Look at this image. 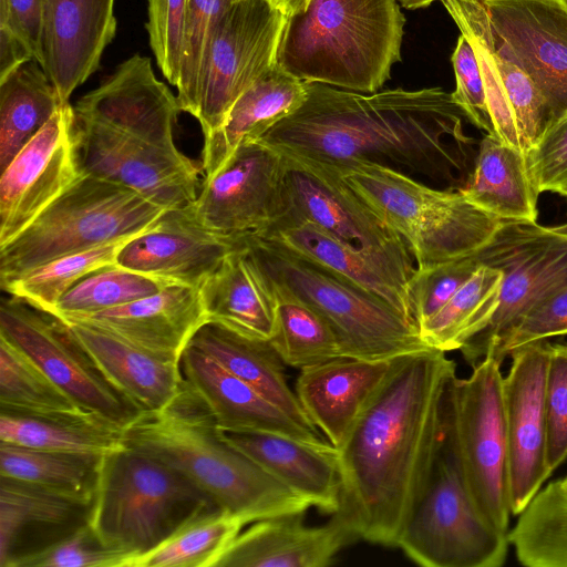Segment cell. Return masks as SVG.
<instances>
[{"label":"cell","instance_id":"6da1fadb","mask_svg":"<svg viewBox=\"0 0 567 567\" xmlns=\"http://www.w3.org/2000/svg\"><path fill=\"white\" fill-rule=\"evenodd\" d=\"M456 375L446 352L429 348L391 369L337 449L342 516L359 539L396 547L422 497L445 431Z\"/></svg>","mask_w":567,"mask_h":567},{"label":"cell","instance_id":"7a4b0ae2","mask_svg":"<svg viewBox=\"0 0 567 567\" xmlns=\"http://www.w3.org/2000/svg\"><path fill=\"white\" fill-rule=\"evenodd\" d=\"M306 86L305 102L260 138L281 154L333 167L375 163L447 189L464 185L474 141L451 93H359L307 81Z\"/></svg>","mask_w":567,"mask_h":567},{"label":"cell","instance_id":"3957f363","mask_svg":"<svg viewBox=\"0 0 567 567\" xmlns=\"http://www.w3.org/2000/svg\"><path fill=\"white\" fill-rule=\"evenodd\" d=\"M122 441L183 474L245 525L312 507L224 440L212 413L186 382L165 408L140 412L128 422Z\"/></svg>","mask_w":567,"mask_h":567},{"label":"cell","instance_id":"277c9868","mask_svg":"<svg viewBox=\"0 0 567 567\" xmlns=\"http://www.w3.org/2000/svg\"><path fill=\"white\" fill-rule=\"evenodd\" d=\"M398 0H311L287 18L277 63L307 82L374 93L401 59Z\"/></svg>","mask_w":567,"mask_h":567},{"label":"cell","instance_id":"5b68a950","mask_svg":"<svg viewBox=\"0 0 567 567\" xmlns=\"http://www.w3.org/2000/svg\"><path fill=\"white\" fill-rule=\"evenodd\" d=\"M214 506L183 474L124 445L100 460L89 525L105 547L134 559Z\"/></svg>","mask_w":567,"mask_h":567},{"label":"cell","instance_id":"8992f818","mask_svg":"<svg viewBox=\"0 0 567 567\" xmlns=\"http://www.w3.org/2000/svg\"><path fill=\"white\" fill-rule=\"evenodd\" d=\"M331 167L403 238L416 271L474 255L503 220L458 189L433 188L389 166L361 162Z\"/></svg>","mask_w":567,"mask_h":567},{"label":"cell","instance_id":"52a82bcc","mask_svg":"<svg viewBox=\"0 0 567 567\" xmlns=\"http://www.w3.org/2000/svg\"><path fill=\"white\" fill-rule=\"evenodd\" d=\"M274 281L330 324L342 357L392 360L426 350L415 323L379 296L255 234L237 236Z\"/></svg>","mask_w":567,"mask_h":567},{"label":"cell","instance_id":"ba28073f","mask_svg":"<svg viewBox=\"0 0 567 567\" xmlns=\"http://www.w3.org/2000/svg\"><path fill=\"white\" fill-rule=\"evenodd\" d=\"M140 193L90 174L0 246V287L59 257L141 234L165 212Z\"/></svg>","mask_w":567,"mask_h":567},{"label":"cell","instance_id":"9c48e42d","mask_svg":"<svg viewBox=\"0 0 567 567\" xmlns=\"http://www.w3.org/2000/svg\"><path fill=\"white\" fill-rule=\"evenodd\" d=\"M502 362L491 352L447 388L446 422L472 503L494 529L509 530V456Z\"/></svg>","mask_w":567,"mask_h":567},{"label":"cell","instance_id":"30bf717a","mask_svg":"<svg viewBox=\"0 0 567 567\" xmlns=\"http://www.w3.org/2000/svg\"><path fill=\"white\" fill-rule=\"evenodd\" d=\"M425 567H501L507 534L488 526L475 509L447 427L429 482L396 544Z\"/></svg>","mask_w":567,"mask_h":567},{"label":"cell","instance_id":"8fae6325","mask_svg":"<svg viewBox=\"0 0 567 567\" xmlns=\"http://www.w3.org/2000/svg\"><path fill=\"white\" fill-rule=\"evenodd\" d=\"M475 255L481 264L499 269L503 281L491 321L461 349L471 364L494 350L537 303L567 286V237L536 221L502 220Z\"/></svg>","mask_w":567,"mask_h":567},{"label":"cell","instance_id":"7c38bea8","mask_svg":"<svg viewBox=\"0 0 567 567\" xmlns=\"http://www.w3.org/2000/svg\"><path fill=\"white\" fill-rule=\"evenodd\" d=\"M287 209L369 256L408 284L416 268L395 233L334 168L285 155Z\"/></svg>","mask_w":567,"mask_h":567},{"label":"cell","instance_id":"4fadbf2b","mask_svg":"<svg viewBox=\"0 0 567 567\" xmlns=\"http://www.w3.org/2000/svg\"><path fill=\"white\" fill-rule=\"evenodd\" d=\"M287 17L268 0H238L210 35L195 115L204 140L223 123L235 101L277 63Z\"/></svg>","mask_w":567,"mask_h":567},{"label":"cell","instance_id":"5bb4252c","mask_svg":"<svg viewBox=\"0 0 567 567\" xmlns=\"http://www.w3.org/2000/svg\"><path fill=\"white\" fill-rule=\"evenodd\" d=\"M0 334L22 349L84 410L122 429L140 413L56 315L14 296L2 298Z\"/></svg>","mask_w":567,"mask_h":567},{"label":"cell","instance_id":"9a60e30c","mask_svg":"<svg viewBox=\"0 0 567 567\" xmlns=\"http://www.w3.org/2000/svg\"><path fill=\"white\" fill-rule=\"evenodd\" d=\"M81 173L131 188L164 209L196 199L202 168L178 148L167 150L74 115Z\"/></svg>","mask_w":567,"mask_h":567},{"label":"cell","instance_id":"2e32d148","mask_svg":"<svg viewBox=\"0 0 567 567\" xmlns=\"http://www.w3.org/2000/svg\"><path fill=\"white\" fill-rule=\"evenodd\" d=\"M197 219L224 236L257 234L287 209L286 159L261 140L241 144L190 205Z\"/></svg>","mask_w":567,"mask_h":567},{"label":"cell","instance_id":"e0dca14e","mask_svg":"<svg viewBox=\"0 0 567 567\" xmlns=\"http://www.w3.org/2000/svg\"><path fill=\"white\" fill-rule=\"evenodd\" d=\"M73 126V105L68 102L1 172L0 246L17 237L81 175Z\"/></svg>","mask_w":567,"mask_h":567},{"label":"cell","instance_id":"ac0fdd59","mask_svg":"<svg viewBox=\"0 0 567 567\" xmlns=\"http://www.w3.org/2000/svg\"><path fill=\"white\" fill-rule=\"evenodd\" d=\"M550 342L513 351L503 381L509 456V501L518 516L553 474L547 461L545 386Z\"/></svg>","mask_w":567,"mask_h":567},{"label":"cell","instance_id":"d6986e66","mask_svg":"<svg viewBox=\"0 0 567 567\" xmlns=\"http://www.w3.org/2000/svg\"><path fill=\"white\" fill-rule=\"evenodd\" d=\"M482 1L497 50L535 82L553 123L566 116L567 0Z\"/></svg>","mask_w":567,"mask_h":567},{"label":"cell","instance_id":"ffe728a7","mask_svg":"<svg viewBox=\"0 0 567 567\" xmlns=\"http://www.w3.org/2000/svg\"><path fill=\"white\" fill-rule=\"evenodd\" d=\"M190 205L166 209L122 248L116 264L168 285L199 288L238 243L204 226Z\"/></svg>","mask_w":567,"mask_h":567},{"label":"cell","instance_id":"44dd1931","mask_svg":"<svg viewBox=\"0 0 567 567\" xmlns=\"http://www.w3.org/2000/svg\"><path fill=\"white\" fill-rule=\"evenodd\" d=\"M177 97L157 80L150 58L134 54L73 105L74 115L157 146L176 150Z\"/></svg>","mask_w":567,"mask_h":567},{"label":"cell","instance_id":"7402d4cb","mask_svg":"<svg viewBox=\"0 0 567 567\" xmlns=\"http://www.w3.org/2000/svg\"><path fill=\"white\" fill-rule=\"evenodd\" d=\"M302 514L251 523L230 543L215 567H324L359 539L338 513L320 526H308Z\"/></svg>","mask_w":567,"mask_h":567},{"label":"cell","instance_id":"603a6c76","mask_svg":"<svg viewBox=\"0 0 567 567\" xmlns=\"http://www.w3.org/2000/svg\"><path fill=\"white\" fill-rule=\"evenodd\" d=\"M115 32L114 0H48L42 68L62 104L97 70Z\"/></svg>","mask_w":567,"mask_h":567},{"label":"cell","instance_id":"cb8c5ba5","mask_svg":"<svg viewBox=\"0 0 567 567\" xmlns=\"http://www.w3.org/2000/svg\"><path fill=\"white\" fill-rule=\"evenodd\" d=\"M92 502L0 476V567H17L89 524Z\"/></svg>","mask_w":567,"mask_h":567},{"label":"cell","instance_id":"d4e9b609","mask_svg":"<svg viewBox=\"0 0 567 567\" xmlns=\"http://www.w3.org/2000/svg\"><path fill=\"white\" fill-rule=\"evenodd\" d=\"M95 326L162 357L181 361L208 318L198 288L167 285L148 297L93 315L63 319Z\"/></svg>","mask_w":567,"mask_h":567},{"label":"cell","instance_id":"484cf974","mask_svg":"<svg viewBox=\"0 0 567 567\" xmlns=\"http://www.w3.org/2000/svg\"><path fill=\"white\" fill-rule=\"evenodd\" d=\"M181 369L186 384L205 403L219 430L265 432L310 443L326 442L319 431L293 420L245 381L190 344L181 357Z\"/></svg>","mask_w":567,"mask_h":567},{"label":"cell","instance_id":"4316f807","mask_svg":"<svg viewBox=\"0 0 567 567\" xmlns=\"http://www.w3.org/2000/svg\"><path fill=\"white\" fill-rule=\"evenodd\" d=\"M392 360L340 357L300 370L295 390L298 400L310 422L334 447L343 443L388 375Z\"/></svg>","mask_w":567,"mask_h":567},{"label":"cell","instance_id":"83f0119b","mask_svg":"<svg viewBox=\"0 0 567 567\" xmlns=\"http://www.w3.org/2000/svg\"><path fill=\"white\" fill-rule=\"evenodd\" d=\"M229 444L324 514L340 503L337 449L328 441L310 443L265 432L219 430Z\"/></svg>","mask_w":567,"mask_h":567},{"label":"cell","instance_id":"f1b7e54d","mask_svg":"<svg viewBox=\"0 0 567 567\" xmlns=\"http://www.w3.org/2000/svg\"><path fill=\"white\" fill-rule=\"evenodd\" d=\"M95 364L140 412L157 411L184 386L181 361L162 357L95 326L65 321Z\"/></svg>","mask_w":567,"mask_h":567},{"label":"cell","instance_id":"f546056e","mask_svg":"<svg viewBox=\"0 0 567 567\" xmlns=\"http://www.w3.org/2000/svg\"><path fill=\"white\" fill-rule=\"evenodd\" d=\"M198 288L208 322L251 339L270 340L277 297L274 285L244 243Z\"/></svg>","mask_w":567,"mask_h":567},{"label":"cell","instance_id":"4dcf8cb0","mask_svg":"<svg viewBox=\"0 0 567 567\" xmlns=\"http://www.w3.org/2000/svg\"><path fill=\"white\" fill-rule=\"evenodd\" d=\"M255 235L277 243L379 296L415 323L408 284L369 256L291 210L286 209L272 225Z\"/></svg>","mask_w":567,"mask_h":567},{"label":"cell","instance_id":"1f68e13d","mask_svg":"<svg viewBox=\"0 0 567 567\" xmlns=\"http://www.w3.org/2000/svg\"><path fill=\"white\" fill-rule=\"evenodd\" d=\"M306 97V81L276 63L235 101L220 126L204 140L200 168L205 177L216 174L241 144L260 140Z\"/></svg>","mask_w":567,"mask_h":567},{"label":"cell","instance_id":"d6a6232c","mask_svg":"<svg viewBox=\"0 0 567 567\" xmlns=\"http://www.w3.org/2000/svg\"><path fill=\"white\" fill-rule=\"evenodd\" d=\"M189 344L216 360L293 420L319 431L308 419L296 392L288 385L286 364L270 340L247 338L220 324L207 322L194 334Z\"/></svg>","mask_w":567,"mask_h":567},{"label":"cell","instance_id":"836d02e7","mask_svg":"<svg viewBox=\"0 0 567 567\" xmlns=\"http://www.w3.org/2000/svg\"><path fill=\"white\" fill-rule=\"evenodd\" d=\"M458 190L499 219L536 221L540 193L528 174L526 157L493 134L480 142L474 167Z\"/></svg>","mask_w":567,"mask_h":567},{"label":"cell","instance_id":"e575fe53","mask_svg":"<svg viewBox=\"0 0 567 567\" xmlns=\"http://www.w3.org/2000/svg\"><path fill=\"white\" fill-rule=\"evenodd\" d=\"M62 105L56 89L37 60L0 81V171Z\"/></svg>","mask_w":567,"mask_h":567},{"label":"cell","instance_id":"d590c367","mask_svg":"<svg viewBox=\"0 0 567 567\" xmlns=\"http://www.w3.org/2000/svg\"><path fill=\"white\" fill-rule=\"evenodd\" d=\"M0 412L110 423L81 408L22 349L2 334Z\"/></svg>","mask_w":567,"mask_h":567},{"label":"cell","instance_id":"8d00e7d4","mask_svg":"<svg viewBox=\"0 0 567 567\" xmlns=\"http://www.w3.org/2000/svg\"><path fill=\"white\" fill-rule=\"evenodd\" d=\"M502 281L499 269L481 264L457 292L419 326L423 341L443 352L461 350L491 321Z\"/></svg>","mask_w":567,"mask_h":567},{"label":"cell","instance_id":"74e56055","mask_svg":"<svg viewBox=\"0 0 567 567\" xmlns=\"http://www.w3.org/2000/svg\"><path fill=\"white\" fill-rule=\"evenodd\" d=\"M507 538L524 566L567 567V488L560 480L539 489Z\"/></svg>","mask_w":567,"mask_h":567},{"label":"cell","instance_id":"f35d334b","mask_svg":"<svg viewBox=\"0 0 567 567\" xmlns=\"http://www.w3.org/2000/svg\"><path fill=\"white\" fill-rule=\"evenodd\" d=\"M0 441L33 449L103 456L124 446L122 429L103 421L0 412Z\"/></svg>","mask_w":567,"mask_h":567},{"label":"cell","instance_id":"ab89813d","mask_svg":"<svg viewBox=\"0 0 567 567\" xmlns=\"http://www.w3.org/2000/svg\"><path fill=\"white\" fill-rule=\"evenodd\" d=\"M244 526L226 509L206 508L158 546L132 559L128 567H215Z\"/></svg>","mask_w":567,"mask_h":567},{"label":"cell","instance_id":"60d3db41","mask_svg":"<svg viewBox=\"0 0 567 567\" xmlns=\"http://www.w3.org/2000/svg\"><path fill=\"white\" fill-rule=\"evenodd\" d=\"M102 456L0 443V476L92 502Z\"/></svg>","mask_w":567,"mask_h":567},{"label":"cell","instance_id":"b9f144b4","mask_svg":"<svg viewBox=\"0 0 567 567\" xmlns=\"http://www.w3.org/2000/svg\"><path fill=\"white\" fill-rule=\"evenodd\" d=\"M270 280L277 297L276 326L270 342L285 364L301 370L342 357L338 339L326 319L287 287Z\"/></svg>","mask_w":567,"mask_h":567},{"label":"cell","instance_id":"7bdbcfd3","mask_svg":"<svg viewBox=\"0 0 567 567\" xmlns=\"http://www.w3.org/2000/svg\"><path fill=\"white\" fill-rule=\"evenodd\" d=\"M137 235L59 257L21 276L2 290L53 313L71 287L87 275L115 265L122 248Z\"/></svg>","mask_w":567,"mask_h":567},{"label":"cell","instance_id":"ee69618b","mask_svg":"<svg viewBox=\"0 0 567 567\" xmlns=\"http://www.w3.org/2000/svg\"><path fill=\"white\" fill-rule=\"evenodd\" d=\"M167 285L117 264L106 266L71 287L53 313L61 319L93 315L154 295Z\"/></svg>","mask_w":567,"mask_h":567},{"label":"cell","instance_id":"f6af8a7d","mask_svg":"<svg viewBox=\"0 0 567 567\" xmlns=\"http://www.w3.org/2000/svg\"><path fill=\"white\" fill-rule=\"evenodd\" d=\"M238 0H187L177 102L181 111L195 117L206 51L223 13Z\"/></svg>","mask_w":567,"mask_h":567},{"label":"cell","instance_id":"bcb514c9","mask_svg":"<svg viewBox=\"0 0 567 567\" xmlns=\"http://www.w3.org/2000/svg\"><path fill=\"white\" fill-rule=\"evenodd\" d=\"M132 556L105 547L86 524L17 567H128Z\"/></svg>","mask_w":567,"mask_h":567},{"label":"cell","instance_id":"7dc6e473","mask_svg":"<svg viewBox=\"0 0 567 567\" xmlns=\"http://www.w3.org/2000/svg\"><path fill=\"white\" fill-rule=\"evenodd\" d=\"M481 266L476 255L416 271L409 282L413 319L421 323L437 312Z\"/></svg>","mask_w":567,"mask_h":567},{"label":"cell","instance_id":"c3c4849f","mask_svg":"<svg viewBox=\"0 0 567 567\" xmlns=\"http://www.w3.org/2000/svg\"><path fill=\"white\" fill-rule=\"evenodd\" d=\"M187 0H148L146 30L150 45L165 79L177 86Z\"/></svg>","mask_w":567,"mask_h":567},{"label":"cell","instance_id":"681fc988","mask_svg":"<svg viewBox=\"0 0 567 567\" xmlns=\"http://www.w3.org/2000/svg\"><path fill=\"white\" fill-rule=\"evenodd\" d=\"M547 461L551 473L567 461V342L550 343L545 386Z\"/></svg>","mask_w":567,"mask_h":567},{"label":"cell","instance_id":"f907efd6","mask_svg":"<svg viewBox=\"0 0 567 567\" xmlns=\"http://www.w3.org/2000/svg\"><path fill=\"white\" fill-rule=\"evenodd\" d=\"M567 334V286L537 303L491 352L501 362L518 348ZM487 352V353H488Z\"/></svg>","mask_w":567,"mask_h":567},{"label":"cell","instance_id":"816d5d0a","mask_svg":"<svg viewBox=\"0 0 567 567\" xmlns=\"http://www.w3.org/2000/svg\"><path fill=\"white\" fill-rule=\"evenodd\" d=\"M456 86L452 97L474 126L494 134L478 60L471 42L461 34L452 54Z\"/></svg>","mask_w":567,"mask_h":567},{"label":"cell","instance_id":"f5cc1de1","mask_svg":"<svg viewBox=\"0 0 567 567\" xmlns=\"http://www.w3.org/2000/svg\"><path fill=\"white\" fill-rule=\"evenodd\" d=\"M525 157L537 190L561 195L567 186V115L554 122Z\"/></svg>","mask_w":567,"mask_h":567},{"label":"cell","instance_id":"db71d44e","mask_svg":"<svg viewBox=\"0 0 567 567\" xmlns=\"http://www.w3.org/2000/svg\"><path fill=\"white\" fill-rule=\"evenodd\" d=\"M48 0H0V27L20 38L34 59L44 63Z\"/></svg>","mask_w":567,"mask_h":567},{"label":"cell","instance_id":"11a10c76","mask_svg":"<svg viewBox=\"0 0 567 567\" xmlns=\"http://www.w3.org/2000/svg\"><path fill=\"white\" fill-rule=\"evenodd\" d=\"M33 59L31 50L20 38L10 30L0 27V81L17 68Z\"/></svg>","mask_w":567,"mask_h":567},{"label":"cell","instance_id":"9f6ffc18","mask_svg":"<svg viewBox=\"0 0 567 567\" xmlns=\"http://www.w3.org/2000/svg\"><path fill=\"white\" fill-rule=\"evenodd\" d=\"M274 8L290 18L307 9L311 0H268Z\"/></svg>","mask_w":567,"mask_h":567},{"label":"cell","instance_id":"6f0895ef","mask_svg":"<svg viewBox=\"0 0 567 567\" xmlns=\"http://www.w3.org/2000/svg\"><path fill=\"white\" fill-rule=\"evenodd\" d=\"M406 9H417L426 7L437 0H398ZM442 1V0H440Z\"/></svg>","mask_w":567,"mask_h":567},{"label":"cell","instance_id":"680465c9","mask_svg":"<svg viewBox=\"0 0 567 567\" xmlns=\"http://www.w3.org/2000/svg\"><path fill=\"white\" fill-rule=\"evenodd\" d=\"M553 231L567 237V223L550 227Z\"/></svg>","mask_w":567,"mask_h":567},{"label":"cell","instance_id":"91938a15","mask_svg":"<svg viewBox=\"0 0 567 567\" xmlns=\"http://www.w3.org/2000/svg\"><path fill=\"white\" fill-rule=\"evenodd\" d=\"M561 484L567 488V476L560 480Z\"/></svg>","mask_w":567,"mask_h":567},{"label":"cell","instance_id":"94428289","mask_svg":"<svg viewBox=\"0 0 567 567\" xmlns=\"http://www.w3.org/2000/svg\"><path fill=\"white\" fill-rule=\"evenodd\" d=\"M561 196L566 197L567 198V186L565 187V189L563 190V194Z\"/></svg>","mask_w":567,"mask_h":567}]
</instances>
